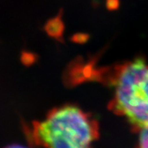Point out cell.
<instances>
[{
  "label": "cell",
  "mask_w": 148,
  "mask_h": 148,
  "mask_svg": "<svg viewBox=\"0 0 148 148\" xmlns=\"http://www.w3.org/2000/svg\"><path fill=\"white\" fill-rule=\"evenodd\" d=\"M26 130L33 143L42 148H92L99 138L97 121L73 105L53 108Z\"/></svg>",
  "instance_id": "6da1fadb"
},
{
  "label": "cell",
  "mask_w": 148,
  "mask_h": 148,
  "mask_svg": "<svg viewBox=\"0 0 148 148\" xmlns=\"http://www.w3.org/2000/svg\"><path fill=\"white\" fill-rule=\"evenodd\" d=\"M114 96L110 109L123 116L133 128L148 124V64L143 58L119 66L112 82Z\"/></svg>",
  "instance_id": "7a4b0ae2"
},
{
  "label": "cell",
  "mask_w": 148,
  "mask_h": 148,
  "mask_svg": "<svg viewBox=\"0 0 148 148\" xmlns=\"http://www.w3.org/2000/svg\"><path fill=\"white\" fill-rule=\"evenodd\" d=\"M138 131L140 132L138 148H148V124Z\"/></svg>",
  "instance_id": "3957f363"
},
{
  "label": "cell",
  "mask_w": 148,
  "mask_h": 148,
  "mask_svg": "<svg viewBox=\"0 0 148 148\" xmlns=\"http://www.w3.org/2000/svg\"><path fill=\"white\" fill-rule=\"evenodd\" d=\"M3 148H31L27 146L22 145V144H19V143H12V144H9L8 146H6Z\"/></svg>",
  "instance_id": "277c9868"
}]
</instances>
